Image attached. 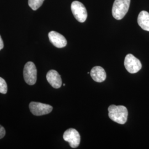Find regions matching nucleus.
Segmentation results:
<instances>
[{"instance_id":"2","label":"nucleus","mask_w":149,"mask_h":149,"mask_svg":"<svg viewBox=\"0 0 149 149\" xmlns=\"http://www.w3.org/2000/svg\"><path fill=\"white\" fill-rule=\"evenodd\" d=\"M130 3V0H115L112 7L113 17L120 20L127 13Z\"/></svg>"},{"instance_id":"1","label":"nucleus","mask_w":149,"mask_h":149,"mask_svg":"<svg viewBox=\"0 0 149 149\" xmlns=\"http://www.w3.org/2000/svg\"><path fill=\"white\" fill-rule=\"evenodd\" d=\"M108 116L115 122L124 124L127 121L128 112L127 108L123 106L111 105L108 107Z\"/></svg>"},{"instance_id":"8","label":"nucleus","mask_w":149,"mask_h":149,"mask_svg":"<svg viewBox=\"0 0 149 149\" xmlns=\"http://www.w3.org/2000/svg\"><path fill=\"white\" fill-rule=\"evenodd\" d=\"M48 36L50 42L56 48H64L67 45L66 38L58 32L51 31L49 32Z\"/></svg>"},{"instance_id":"7","label":"nucleus","mask_w":149,"mask_h":149,"mask_svg":"<svg viewBox=\"0 0 149 149\" xmlns=\"http://www.w3.org/2000/svg\"><path fill=\"white\" fill-rule=\"evenodd\" d=\"M64 140L69 143L72 148H76L79 146L81 141L80 134L74 129L70 128L66 130L63 135Z\"/></svg>"},{"instance_id":"9","label":"nucleus","mask_w":149,"mask_h":149,"mask_svg":"<svg viewBox=\"0 0 149 149\" xmlns=\"http://www.w3.org/2000/svg\"><path fill=\"white\" fill-rule=\"evenodd\" d=\"M47 79L48 82L55 88H59L62 85V80L59 73L54 70L49 71L47 74Z\"/></svg>"},{"instance_id":"3","label":"nucleus","mask_w":149,"mask_h":149,"mask_svg":"<svg viewBox=\"0 0 149 149\" xmlns=\"http://www.w3.org/2000/svg\"><path fill=\"white\" fill-rule=\"evenodd\" d=\"M23 76L25 82L29 85H34L37 81V70L33 62H28L24 68Z\"/></svg>"},{"instance_id":"15","label":"nucleus","mask_w":149,"mask_h":149,"mask_svg":"<svg viewBox=\"0 0 149 149\" xmlns=\"http://www.w3.org/2000/svg\"><path fill=\"white\" fill-rule=\"evenodd\" d=\"M4 47V44H3V40H2V39L0 36V50L3 49Z\"/></svg>"},{"instance_id":"14","label":"nucleus","mask_w":149,"mask_h":149,"mask_svg":"<svg viewBox=\"0 0 149 149\" xmlns=\"http://www.w3.org/2000/svg\"><path fill=\"white\" fill-rule=\"evenodd\" d=\"M6 134V131L5 128L0 125V139L3 138Z\"/></svg>"},{"instance_id":"11","label":"nucleus","mask_w":149,"mask_h":149,"mask_svg":"<svg viewBox=\"0 0 149 149\" xmlns=\"http://www.w3.org/2000/svg\"><path fill=\"white\" fill-rule=\"evenodd\" d=\"M138 23L143 30L149 32V13L147 11H141L139 13Z\"/></svg>"},{"instance_id":"4","label":"nucleus","mask_w":149,"mask_h":149,"mask_svg":"<svg viewBox=\"0 0 149 149\" xmlns=\"http://www.w3.org/2000/svg\"><path fill=\"white\" fill-rule=\"evenodd\" d=\"M72 12L74 18L81 23L85 22L87 18V12L85 6L77 1H74L71 5Z\"/></svg>"},{"instance_id":"12","label":"nucleus","mask_w":149,"mask_h":149,"mask_svg":"<svg viewBox=\"0 0 149 149\" xmlns=\"http://www.w3.org/2000/svg\"><path fill=\"white\" fill-rule=\"evenodd\" d=\"M44 0H28L29 6L33 10L36 11L43 5Z\"/></svg>"},{"instance_id":"10","label":"nucleus","mask_w":149,"mask_h":149,"mask_svg":"<svg viewBox=\"0 0 149 149\" xmlns=\"http://www.w3.org/2000/svg\"><path fill=\"white\" fill-rule=\"evenodd\" d=\"M90 74L92 79L97 82H103L106 79V71L101 66L93 67L91 71Z\"/></svg>"},{"instance_id":"5","label":"nucleus","mask_w":149,"mask_h":149,"mask_svg":"<svg viewBox=\"0 0 149 149\" xmlns=\"http://www.w3.org/2000/svg\"><path fill=\"white\" fill-rule=\"evenodd\" d=\"M124 66L126 70L130 74L138 72L142 68L140 61L131 54H129L125 56Z\"/></svg>"},{"instance_id":"13","label":"nucleus","mask_w":149,"mask_h":149,"mask_svg":"<svg viewBox=\"0 0 149 149\" xmlns=\"http://www.w3.org/2000/svg\"><path fill=\"white\" fill-rule=\"evenodd\" d=\"M7 92V85L5 80L2 77H0V93L6 94Z\"/></svg>"},{"instance_id":"16","label":"nucleus","mask_w":149,"mask_h":149,"mask_svg":"<svg viewBox=\"0 0 149 149\" xmlns=\"http://www.w3.org/2000/svg\"><path fill=\"white\" fill-rule=\"evenodd\" d=\"M63 86H65V84H63Z\"/></svg>"},{"instance_id":"6","label":"nucleus","mask_w":149,"mask_h":149,"mask_svg":"<svg viewBox=\"0 0 149 149\" xmlns=\"http://www.w3.org/2000/svg\"><path fill=\"white\" fill-rule=\"evenodd\" d=\"M29 109L33 114L40 116L50 113L53 110V107L40 102H32L29 104Z\"/></svg>"}]
</instances>
